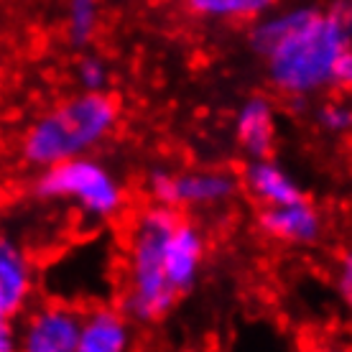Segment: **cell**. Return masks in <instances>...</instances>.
I'll list each match as a JSON object with an SVG mask.
<instances>
[{
	"label": "cell",
	"instance_id": "cell-1",
	"mask_svg": "<svg viewBox=\"0 0 352 352\" xmlns=\"http://www.w3.org/2000/svg\"><path fill=\"white\" fill-rule=\"evenodd\" d=\"M207 258V235L186 212L148 202L128 217L120 296L133 324H156L197 286Z\"/></svg>",
	"mask_w": 352,
	"mask_h": 352
},
{
	"label": "cell",
	"instance_id": "cell-2",
	"mask_svg": "<svg viewBox=\"0 0 352 352\" xmlns=\"http://www.w3.org/2000/svg\"><path fill=\"white\" fill-rule=\"evenodd\" d=\"M248 46L265 67L276 92L296 107L335 92V67L352 46V23L317 3L273 8L250 23Z\"/></svg>",
	"mask_w": 352,
	"mask_h": 352
},
{
	"label": "cell",
	"instance_id": "cell-3",
	"mask_svg": "<svg viewBox=\"0 0 352 352\" xmlns=\"http://www.w3.org/2000/svg\"><path fill=\"white\" fill-rule=\"evenodd\" d=\"M120 123V102L110 92H85L49 107L21 138V156L28 166L46 168L59 161L87 156L105 143Z\"/></svg>",
	"mask_w": 352,
	"mask_h": 352
},
{
	"label": "cell",
	"instance_id": "cell-4",
	"mask_svg": "<svg viewBox=\"0 0 352 352\" xmlns=\"http://www.w3.org/2000/svg\"><path fill=\"white\" fill-rule=\"evenodd\" d=\"M34 194L44 202L72 204L92 222H113L128 207V192L120 179L89 156H74L41 168L34 179Z\"/></svg>",
	"mask_w": 352,
	"mask_h": 352
},
{
	"label": "cell",
	"instance_id": "cell-5",
	"mask_svg": "<svg viewBox=\"0 0 352 352\" xmlns=\"http://www.w3.org/2000/svg\"><path fill=\"white\" fill-rule=\"evenodd\" d=\"M240 192V176L225 168H153L146 176L148 202L174 210H214L230 204Z\"/></svg>",
	"mask_w": 352,
	"mask_h": 352
},
{
	"label": "cell",
	"instance_id": "cell-6",
	"mask_svg": "<svg viewBox=\"0 0 352 352\" xmlns=\"http://www.w3.org/2000/svg\"><path fill=\"white\" fill-rule=\"evenodd\" d=\"M82 309L64 301H44L28 307L18 324V350L26 352H77Z\"/></svg>",
	"mask_w": 352,
	"mask_h": 352
},
{
	"label": "cell",
	"instance_id": "cell-7",
	"mask_svg": "<svg viewBox=\"0 0 352 352\" xmlns=\"http://www.w3.org/2000/svg\"><path fill=\"white\" fill-rule=\"evenodd\" d=\"M256 222L265 238L291 248H311L324 235V217L309 197L291 204L258 207Z\"/></svg>",
	"mask_w": 352,
	"mask_h": 352
},
{
	"label": "cell",
	"instance_id": "cell-8",
	"mask_svg": "<svg viewBox=\"0 0 352 352\" xmlns=\"http://www.w3.org/2000/svg\"><path fill=\"white\" fill-rule=\"evenodd\" d=\"M235 141L248 159H268L276 153L278 141V113L271 97L250 95L235 110L232 120Z\"/></svg>",
	"mask_w": 352,
	"mask_h": 352
},
{
	"label": "cell",
	"instance_id": "cell-9",
	"mask_svg": "<svg viewBox=\"0 0 352 352\" xmlns=\"http://www.w3.org/2000/svg\"><path fill=\"white\" fill-rule=\"evenodd\" d=\"M36 291V268L28 253L8 235H0V309L21 319Z\"/></svg>",
	"mask_w": 352,
	"mask_h": 352
},
{
	"label": "cell",
	"instance_id": "cell-10",
	"mask_svg": "<svg viewBox=\"0 0 352 352\" xmlns=\"http://www.w3.org/2000/svg\"><path fill=\"white\" fill-rule=\"evenodd\" d=\"M133 344V322L120 307L95 304L82 309L77 352H125Z\"/></svg>",
	"mask_w": 352,
	"mask_h": 352
},
{
	"label": "cell",
	"instance_id": "cell-11",
	"mask_svg": "<svg viewBox=\"0 0 352 352\" xmlns=\"http://www.w3.org/2000/svg\"><path fill=\"white\" fill-rule=\"evenodd\" d=\"M240 189H245L258 207H273V204H291L307 199V192L294 176L276 164L273 156L268 159H248L240 171Z\"/></svg>",
	"mask_w": 352,
	"mask_h": 352
},
{
	"label": "cell",
	"instance_id": "cell-12",
	"mask_svg": "<svg viewBox=\"0 0 352 352\" xmlns=\"http://www.w3.org/2000/svg\"><path fill=\"white\" fill-rule=\"evenodd\" d=\"M281 0H182L186 16L207 23H253L273 8H278Z\"/></svg>",
	"mask_w": 352,
	"mask_h": 352
},
{
	"label": "cell",
	"instance_id": "cell-13",
	"mask_svg": "<svg viewBox=\"0 0 352 352\" xmlns=\"http://www.w3.org/2000/svg\"><path fill=\"white\" fill-rule=\"evenodd\" d=\"M102 21L100 0H67L64 8V36L72 49H87L95 41Z\"/></svg>",
	"mask_w": 352,
	"mask_h": 352
},
{
	"label": "cell",
	"instance_id": "cell-14",
	"mask_svg": "<svg viewBox=\"0 0 352 352\" xmlns=\"http://www.w3.org/2000/svg\"><path fill=\"white\" fill-rule=\"evenodd\" d=\"M314 123L327 135H337V138L352 135V102H347L342 97H332V100L319 102L314 110Z\"/></svg>",
	"mask_w": 352,
	"mask_h": 352
},
{
	"label": "cell",
	"instance_id": "cell-15",
	"mask_svg": "<svg viewBox=\"0 0 352 352\" xmlns=\"http://www.w3.org/2000/svg\"><path fill=\"white\" fill-rule=\"evenodd\" d=\"M74 74H77L80 89H85V92H105L110 85V67L100 54H82Z\"/></svg>",
	"mask_w": 352,
	"mask_h": 352
},
{
	"label": "cell",
	"instance_id": "cell-16",
	"mask_svg": "<svg viewBox=\"0 0 352 352\" xmlns=\"http://www.w3.org/2000/svg\"><path fill=\"white\" fill-rule=\"evenodd\" d=\"M335 289L344 309L352 314V245L340 250L335 263Z\"/></svg>",
	"mask_w": 352,
	"mask_h": 352
},
{
	"label": "cell",
	"instance_id": "cell-17",
	"mask_svg": "<svg viewBox=\"0 0 352 352\" xmlns=\"http://www.w3.org/2000/svg\"><path fill=\"white\" fill-rule=\"evenodd\" d=\"M18 350V322L0 309V352Z\"/></svg>",
	"mask_w": 352,
	"mask_h": 352
}]
</instances>
